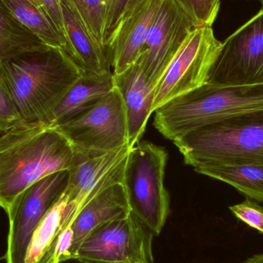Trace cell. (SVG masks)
Returning <instances> with one entry per match:
<instances>
[{"instance_id":"cell-1","label":"cell","mask_w":263,"mask_h":263,"mask_svg":"<svg viewBox=\"0 0 263 263\" xmlns=\"http://www.w3.org/2000/svg\"><path fill=\"white\" fill-rule=\"evenodd\" d=\"M83 74L66 51L47 47L6 62L0 68V81L25 123L52 126L57 106Z\"/></svg>"},{"instance_id":"cell-2","label":"cell","mask_w":263,"mask_h":263,"mask_svg":"<svg viewBox=\"0 0 263 263\" xmlns=\"http://www.w3.org/2000/svg\"><path fill=\"white\" fill-rule=\"evenodd\" d=\"M75 153L57 126L24 123L0 136V207L9 211L28 187L68 170Z\"/></svg>"},{"instance_id":"cell-3","label":"cell","mask_w":263,"mask_h":263,"mask_svg":"<svg viewBox=\"0 0 263 263\" xmlns=\"http://www.w3.org/2000/svg\"><path fill=\"white\" fill-rule=\"evenodd\" d=\"M259 109H263V84L221 86L206 83L156 109L153 124L173 142L221 119Z\"/></svg>"},{"instance_id":"cell-4","label":"cell","mask_w":263,"mask_h":263,"mask_svg":"<svg viewBox=\"0 0 263 263\" xmlns=\"http://www.w3.org/2000/svg\"><path fill=\"white\" fill-rule=\"evenodd\" d=\"M186 165H263V109L221 119L173 141Z\"/></svg>"},{"instance_id":"cell-5","label":"cell","mask_w":263,"mask_h":263,"mask_svg":"<svg viewBox=\"0 0 263 263\" xmlns=\"http://www.w3.org/2000/svg\"><path fill=\"white\" fill-rule=\"evenodd\" d=\"M168 154L165 148L145 141L129 151L123 185L132 213L155 236H159L170 215V196L164 185Z\"/></svg>"},{"instance_id":"cell-6","label":"cell","mask_w":263,"mask_h":263,"mask_svg":"<svg viewBox=\"0 0 263 263\" xmlns=\"http://www.w3.org/2000/svg\"><path fill=\"white\" fill-rule=\"evenodd\" d=\"M57 126L67 138L74 153L85 157L128 145L124 106L116 87L81 115Z\"/></svg>"},{"instance_id":"cell-7","label":"cell","mask_w":263,"mask_h":263,"mask_svg":"<svg viewBox=\"0 0 263 263\" xmlns=\"http://www.w3.org/2000/svg\"><path fill=\"white\" fill-rule=\"evenodd\" d=\"M221 45L212 26L195 27L156 85L153 112L170 100L206 84Z\"/></svg>"},{"instance_id":"cell-8","label":"cell","mask_w":263,"mask_h":263,"mask_svg":"<svg viewBox=\"0 0 263 263\" xmlns=\"http://www.w3.org/2000/svg\"><path fill=\"white\" fill-rule=\"evenodd\" d=\"M153 232L133 213L99 226L79 248V263H153Z\"/></svg>"},{"instance_id":"cell-9","label":"cell","mask_w":263,"mask_h":263,"mask_svg":"<svg viewBox=\"0 0 263 263\" xmlns=\"http://www.w3.org/2000/svg\"><path fill=\"white\" fill-rule=\"evenodd\" d=\"M207 83L263 84V9L222 43Z\"/></svg>"},{"instance_id":"cell-10","label":"cell","mask_w":263,"mask_h":263,"mask_svg":"<svg viewBox=\"0 0 263 263\" xmlns=\"http://www.w3.org/2000/svg\"><path fill=\"white\" fill-rule=\"evenodd\" d=\"M69 170L42 178L18 196L8 212L6 263H25L31 238L42 219L66 191Z\"/></svg>"},{"instance_id":"cell-11","label":"cell","mask_w":263,"mask_h":263,"mask_svg":"<svg viewBox=\"0 0 263 263\" xmlns=\"http://www.w3.org/2000/svg\"><path fill=\"white\" fill-rule=\"evenodd\" d=\"M131 148L129 145L100 156L85 157L76 154L69 168L65 191L67 198L65 228L70 227L79 212L100 192L114 184H123Z\"/></svg>"},{"instance_id":"cell-12","label":"cell","mask_w":263,"mask_h":263,"mask_svg":"<svg viewBox=\"0 0 263 263\" xmlns=\"http://www.w3.org/2000/svg\"><path fill=\"white\" fill-rule=\"evenodd\" d=\"M195 26L177 0H163L138 59L147 80L156 86L173 57Z\"/></svg>"},{"instance_id":"cell-13","label":"cell","mask_w":263,"mask_h":263,"mask_svg":"<svg viewBox=\"0 0 263 263\" xmlns=\"http://www.w3.org/2000/svg\"><path fill=\"white\" fill-rule=\"evenodd\" d=\"M115 87L123 100L128 129V145L139 143L145 133L147 122L153 114L156 86L148 82L136 61L124 72L114 74Z\"/></svg>"},{"instance_id":"cell-14","label":"cell","mask_w":263,"mask_h":263,"mask_svg":"<svg viewBox=\"0 0 263 263\" xmlns=\"http://www.w3.org/2000/svg\"><path fill=\"white\" fill-rule=\"evenodd\" d=\"M163 0H142L114 35L109 53L114 74L134 64L143 50L150 26Z\"/></svg>"},{"instance_id":"cell-15","label":"cell","mask_w":263,"mask_h":263,"mask_svg":"<svg viewBox=\"0 0 263 263\" xmlns=\"http://www.w3.org/2000/svg\"><path fill=\"white\" fill-rule=\"evenodd\" d=\"M132 213L127 194L123 184L108 187L92 198L79 212L71 224L73 231V260L85 238L99 226L126 217Z\"/></svg>"},{"instance_id":"cell-16","label":"cell","mask_w":263,"mask_h":263,"mask_svg":"<svg viewBox=\"0 0 263 263\" xmlns=\"http://www.w3.org/2000/svg\"><path fill=\"white\" fill-rule=\"evenodd\" d=\"M66 40L72 57L85 74L111 73V60L106 51L94 40L72 11L61 3Z\"/></svg>"},{"instance_id":"cell-17","label":"cell","mask_w":263,"mask_h":263,"mask_svg":"<svg viewBox=\"0 0 263 263\" xmlns=\"http://www.w3.org/2000/svg\"><path fill=\"white\" fill-rule=\"evenodd\" d=\"M114 88L112 72L105 75L83 73L57 106L52 126H59L81 115Z\"/></svg>"},{"instance_id":"cell-18","label":"cell","mask_w":263,"mask_h":263,"mask_svg":"<svg viewBox=\"0 0 263 263\" xmlns=\"http://www.w3.org/2000/svg\"><path fill=\"white\" fill-rule=\"evenodd\" d=\"M193 168L198 173L230 184L247 197L263 203V165L205 163Z\"/></svg>"},{"instance_id":"cell-19","label":"cell","mask_w":263,"mask_h":263,"mask_svg":"<svg viewBox=\"0 0 263 263\" xmlns=\"http://www.w3.org/2000/svg\"><path fill=\"white\" fill-rule=\"evenodd\" d=\"M66 205L67 198L63 194L42 219L31 238L25 263H53L54 248L65 230Z\"/></svg>"},{"instance_id":"cell-20","label":"cell","mask_w":263,"mask_h":263,"mask_svg":"<svg viewBox=\"0 0 263 263\" xmlns=\"http://www.w3.org/2000/svg\"><path fill=\"white\" fill-rule=\"evenodd\" d=\"M2 1L13 16L45 45L49 47L63 49L73 59L67 40L59 32L52 20L41 8L28 0Z\"/></svg>"},{"instance_id":"cell-21","label":"cell","mask_w":263,"mask_h":263,"mask_svg":"<svg viewBox=\"0 0 263 263\" xmlns=\"http://www.w3.org/2000/svg\"><path fill=\"white\" fill-rule=\"evenodd\" d=\"M49 46L26 29L0 0V68L11 59Z\"/></svg>"},{"instance_id":"cell-22","label":"cell","mask_w":263,"mask_h":263,"mask_svg":"<svg viewBox=\"0 0 263 263\" xmlns=\"http://www.w3.org/2000/svg\"><path fill=\"white\" fill-rule=\"evenodd\" d=\"M60 1L72 11V13L81 21L89 34L93 37L94 40L106 50L103 44L106 0Z\"/></svg>"},{"instance_id":"cell-23","label":"cell","mask_w":263,"mask_h":263,"mask_svg":"<svg viewBox=\"0 0 263 263\" xmlns=\"http://www.w3.org/2000/svg\"><path fill=\"white\" fill-rule=\"evenodd\" d=\"M141 1L142 0H106L103 44L109 57V46L116 32Z\"/></svg>"},{"instance_id":"cell-24","label":"cell","mask_w":263,"mask_h":263,"mask_svg":"<svg viewBox=\"0 0 263 263\" xmlns=\"http://www.w3.org/2000/svg\"><path fill=\"white\" fill-rule=\"evenodd\" d=\"M195 26H212L220 7V0H177Z\"/></svg>"},{"instance_id":"cell-25","label":"cell","mask_w":263,"mask_h":263,"mask_svg":"<svg viewBox=\"0 0 263 263\" xmlns=\"http://www.w3.org/2000/svg\"><path fill=\"white\" fill-rule=\"evenodd\" d=\"M24 123L13 99L0 81V134H4Z\"/></svg>"},{"instance_id":"cell-26","label":"cell","mask_w":263,"mask_h":263,"mask_svg":"<svg viewBox=\"0 0 263 263\" xmlns=\"http://www.w3.org/2000/svg\"><path fill=\"white\" fill-rule=\"evenodd\" d=\"M231 213L241 222L263 235V207L250 198L229 207Z\"/></svg>"},{"instance_id":"cell-27","label":"cell","mask_w":263,"mask_h":263,"mask_svg":"<svg viewBox=\"0 0 263 263\" xmlns=\"http://www.w3.org/2000/svg\"><path fill=\"white\" fill-rule=\"evenodd\" d=\"M38 3L43 12L52 20L59 32L66 40L61 1L60 0H38Z\"/></svg>"},{"instance_id":"cell-28","label":"cell","mask_w":263,"mask_h":263,"mask_svg":"<svg viewBox=\"0 0 263 263\" xmlns=\"http://www.w3.org/2000/svg\"><path fill=\"white\" fill-rule=\"evenodd\" d=\"M242 263H263V253L254 255L252 257L248 258Z\"/></svg>"},{"instance_id":"cell-29","label":"cell","mask_w":263,"mask_h":263,"mask_svg":"<svg viewBox=\"0 0 263 263\" xmlns=\"http://www.w3.org/2000/svg\"><path fill=\"white\" fill-rule=\"evenodd\" d=\"M28 1L31 2L33 4L36 5L37 6L40 8V5H39L38 0H28Z\"/></svg>"},{"instance_id":"cell-30","label":"cell","mask_w":263,"mask_h":263,"mask_svg":"<svg viewBox=\"0 0 263 263\" xmlns=\"http://www.w3.org/2000/svg\"><path fill=\"white\" fill-rule=\"evenodd\" d=\"M259 1H261L262 3H263V0H259Z\"/></svg>"}]
</instances>
